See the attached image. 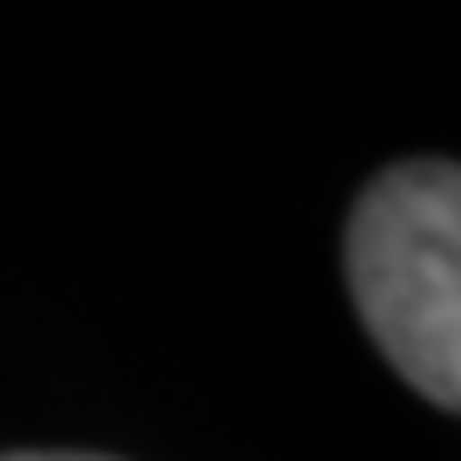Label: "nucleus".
<instances>
[{"label": "nucleus", "instance_id": "nucleus-1", "mask_svg": "<svg viewBox=\"0 0 461 461\" xmlns=\"http://www.w3.org/2000/svg\"><path fill=\"white\" fill-rule=\"evenodd\" d=\"M346 285L393 374L434 407L461 401V170L393 163L346 224Z\"/></svg>", "mask_w": 461, "mask_h": 461}, {"label": "nucleus", "instance_id": "nucleus-2", "mask_svg": "<svg viewBox=\"0 0 461 461\" xmlns=\"http://www.w3.org/2000/svg\"><path fill=\"white\" fill-rule=\"evenodd\" d=\"M0 461H109V455H0Z\"/></svg>", "mask_w": 461, "mask_h": 461}]
</instances>
